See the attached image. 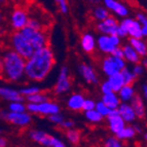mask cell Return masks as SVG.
I'll use <instances>...</instances> for the list:
<instances>
[{
  "instance_id": "1",
  "label": "cell",
  "mask_w": 147,
  "mask_h": 147,
  "mask_svg": "<svg viewBox=\"0 0 147 147\" xmlns=\"http://www.w3.org/2000/svg\"><path fill=\"white\" fill-rule=\"evenodd\" d=\"M56 65V57L49 45L37 49L26 60L25 78L30 82H42L51 75Z\"/></svg>"
},
{
  "instance_id": "2",
  "label": "cell",
  "mask_w": 147,
  "mask_h": 147,
  "mask_svg": "<svg viewBox=\"0 0 147 147\" xmlns=\"http://www.w3.org/2000/svg\"><path fill=\"white\" fill-rule=\"evenodd\" d=\"M26 59L13 49L0 51V78L10 84H21L25 78Z\"/></svg>"
},
{
  "instance_id": "3",
  "label": "cell",
  "mask_w": 147,
  "mask_h": 147,
  "mask_svg": "<svg viewBox=\"0 0 147 147\" xmlns=\"http://www.w3.org/2000/svg\"><path fill=\"white\" fill-rule=\"evenodd\" d=\"M73 82H72L71 71L67 65H63L60 67L56 81H55L53 94L57 97L67 96L72 90Z\"/></svg>"
},
{
  "instance_id": "4",
  "label": "cell",
  "mask_w": 147,
  "mask_h": 147,
  "mask_svg": "<svg viewBox=\"0 0 147 147\" xmlns=\"http://www.w3.org/2000/svg\"><path fill=\"white\" fill-rule=\"evenodd\" d=\"M9 47L27 60L36 51L22 31H15L9 37Z\"/></svg>"
},
{
  "instance_id": "5",
  "label": "cell",
  "mask_w": 147,
  "mask_h": 147,
  "mask_svg": "<svg viewBox=\"0 0 147 147\" xmlns=\"http://www.w3.org/2000/svg\"><path fill=\"white\" fill-rule=\"evenodd\" d=\"M127 66V64L123 58L115 57L113 55L103 56V58H101L100 62H99V68H100L102 74L105 75L106 77L118 73Z\"/></svg>"
},
{
  "instance_id": "6",
  "label": "cell",
  "mask_w": 147,
  "mask_h": 147,
  "mask_svg": "<svg viewBox=\"0 0 147 147\" xmlns=\"http://www.w3.org/2000/svg\"><path fill=\"white\" fill-rule=\"evenodd\" d=\"M27 111L32 115L49 117L52 114L61 112L62 106L57 101L51 99L41 103H27Z\"/></svg>"
},
{
  "instance_id": "7",
  "label": "cell",
  "mask_w": 147,
  "mask_h": 147,
  "mask_svg": "<svg viewBox=\"0 0 147 147\" xmlns=\"http://www.w3.org/2000/svg\"><path fill=\"white\" fill-rule=\"evenodd\" d=\"M0 118L6 123H10L13 127L26 129L29 127L33 123V115L28 111L24 112H11L9 110H1L0 111Z\"/></svg>"
},
{
  "instance_id": "8",
  "label": "cell",
  "mask_w": 147,
  "mask_h": 147,
  "mask_svg": "<svg viewBox=\"0 0 147 147\" xmlns=\"http://www.w3.org/2000/svg\"><path fill=\"white\" fill-rule=\"evenodd\" d=\"M123 39L116 34L104 35L100 34L97 37V51L103 56L111 55L116 47L121 45Z\"/></svg>"
},
{
  "instance_id": "9",
  "label": "cell",
  "mask_w": 147,
  "mask_h": 147,
  "mask_svg": "<svg viewBox=\"0 0 147 147\" xmlns=\"http://www.w3.org/2000/svg\"><path fill=\"white\" fill-rule=\"evenodd\" d=\"M20 31H22L23 34L27 37L35 51L49 45V34L45 30H37L26 26Z\"/></svg>"
},
{
  "instance_id": "10",
  "label": "cell",
  "mask_w": 147,
  "mask_h": 147,
  "mask_svg": "<svg viewBox=\"0 0 147 147\" xmlns=\"http://www.w3.org/2000/svg\"><path fill=\"white\" fill-rule=\"evenodd\" d=\"M77 73L86 84L98 86L100 84V76L93 64L88 62H80L77 65Z\"/></svg>"
},
{
  "instance_id": "11",
  "label": "cell",
  "mask_w": 147,
  "mask_h": 147,
  "mask_svg": "<svg viewBox=\"0 0 147 147\" xmlns=\"http://www.w3.org/2000/svg\"><path fill=\"white\" fill-rule=\"evenodd\" d=\"M29 21V12L23 7H16L10 13V26L15 31H20L27 26Z\"/></svg>"
},
{
  "instance_id": "12",
  "label": "cell",
  "mask_w": 147,
  "mask_h": 147,
  "mask_svg": "<svg viewBox=\"0 0 147 147\" xmlns=\"http://www.w3.org/2000/svg\"><path fill=\"white\" fill-rule=\"evenodd\" d=\"M102 2L104 6L108 9V11L110 12V15L112 13V16L114 17L123 19L130 16L131 10L129 6L121 2L120 0H102Z\"/></svg>"
},
{
  "instance_id": "13",
  "label": "cell",
  "mask_w": 147,
  "mask_h": 147,
  "mask_svg": "<svg viewBox=\"0 0 147 147\" xmlns=\"http://www.w3.org/2000/svg\"><path fill=\"white\" fill-rule=\"evenodd\" d=\"M119 25L125 30L127 37H129V38H143L141 26L135 18H132L130 16L123 18L119 22Z\"/></svg>"
},
{
  "instance_id": "14",
  "label": "cell",
  "mask_w": 147,
  "mask_h": 147,
  "mask_svg": "<svg viewBox=\"0 0 147 147\" xmlns=\"http://www.w3.org/2000/svg\"><path fill=\"white\" fill-rule=\"evenodd\" d=\"M118 25H119V22H118L117 18L110 15L108 18H106L105 20L96 22L95 28L99 34L114 35L117 32Z\"/></svg>"
},
{
  "instance_id": "15",
  "label": "cell",
  "mask_w": 147,
  "mask_h": 147,
  "mask_svg": "<svg viewBox=\"0 0 147 147\" xmlns=\"http://www.w3.org/2000/svg\"><path fill=\"white\" fill-rule=\"evenodd\" d=\"M27 136L34 144L40 147H49L52 142L53 135L41 129H30Z\"/></svg>"
},
{
  "instance_id": "16",
  "label": "cell",
  "mask_w": 147,
  "mask_h": 147,
  "mask_svg": "<svg viewBox=\"0 0 147 147\" xmlns=\"http://www.w3.org/2000/svg\"><path fill=\"white\" fill-rule=\"evenodd\" d=\"M84 99H86V95L80 92L69 93L65 100V106L67 110L71 112H81L84 108Z\"/></svg>"
},
{
  "instance_id": "17",
  "label": "cell",
  "mask_w": 147,
  "mask_h": 147,
  "mask_svg": "<svg viewBox=\"0 0 147 147\" xmlns=\"http://www.w3.org/2000/svg\"><path fill=\"white\" fill-rule=\"evenodd\" d=\"M106 120V125L109 132L111 133V135L116 136L120 131L123 130V127L127 125L125 121L123 119V117L119 115V113L117 110H112L110 114L105 118Z\"/></svg>"
},
{
  "instance_id": "18",
  "label": "cell",
  "mask_w": 147,
  "mask_h": 147,
  "mask_svg": "<svg viewBox=\"0 0 147 147\" xmlns=\"http://www.w3.org/2000/svg\"><path fill=\"white\" fill-rule=\"evenodd\" d=\"M79 47L82 53L93 55L97 51V37L92 32H84L79 38Z\"/></svg>"
},
{
  "instance_id": "19",
  "label": "cell",
  "mask_w": 147,
  "mask_h": 147,
  "mask_svg": "<svg viewBox=\"0 0 147 147\" xmlns=\"http://www.w3.org/2000/svg\"><path fill=\"white\" fill-rule=\"evenodd\" d=\"M0 98L7 102L13 101H25V98L21 95L19 88H15L12 86H0Z\"/></svg>"
},
{
  "instance_id": "20",
  "label": "cell",
  "mask_w": 147,
  "mask_h": 147,
  "mask_svg": "<svg viewBox=\"0 0 147 147\" xmlns=\"http://www.w3.org/2000/svg\"><path fill=\"white\" fill-rule=\"evenodd\" d=\"M116 110H117L119 115L123 117V119L125 120V123H127V125H132V123L137 121V116H136V113L134 111V109H133L131 103H123V102H121Z\"/></svg>"
},
{
  "instance_id": "21",
  "label": "cell",
  "mask_w": 147,
  "mask_h": 147,
  "mask_svg": "<svg viewBox=\"0 0 147 147\" xmlns=\"http://www.w3.org/2000/svg\"><path fill=\"white\" fill-rule=\"evenodd\" d=\"M121 49H123V58L127 62V64L135 65L141 62V57L138 55V53L133 49V47L129 42L121 44Z\"/></svg>"
},
{
  "instance_id": "22",
  "label": "cell",
  "mask_w": 147,
  "mask_h": 147,
  "mask_svg": "<svg viewBox=\"0 0 147 147\" xmlns=\"http://www.w3.org/2000/svg\"><path fill=\"white\" fill-rule=\"evenodd\" d=\"M146 100L141 97L139 94H137L135 98L131 101L130 103L132 105L133 109L135 111L137 119H144L147 113V107H146Z\"/></svg>"
},
{
  "instance_id": "23",
  "label": "cell",
  "mask_w": 147,
  "mask_h": 147,
  "mask_svg": "<svg viewBox=\"0 0 147 147\" xmlns=\"http://www.w3.org/2000/svg\"><path fill=\"white\" fill-rule=\"evenodd\" d=\"M137 94L138 92L135 84H125L117 92L120 102H123V103H130L131 101L137 96Z\"/></svg>"
},
{
  "instance_id": "24",
  "label": "cell",
  "mask_w": 147,
  "mask_h": 147,
  "mask_svg": "<svg viewBox=\"0 0 147 147\" xmlns=\"http://www.w3.org/2000/svg\"><path fill=\"white\" fill-rule=\"evenodd\" d=\"M104 104L110 108L111 110H116L119 106V104L121 103L119 100L117 93L116 92H108L105 94H101V99H100Z\"/></svg>"
},
{
  "instance_id": "25",
  "label": "cell",
  "mask_w": 147,
  "mask_h": 147,
  "mask_svg": "<svg viewBox=\"0 0 147 147\" xmlns=\"http://www.w3.org/2000/svg\"><path fill=\"white\" fill-rule=\"evenodd\" d=\"M65 139L68 144L72 146H78L82 141V133L78 129L73 127V129L65 131Z\"/></svg>"
},
{
  "instance_id": "26",
  "label": "cell",
  "mask_w": 147,
  "mask_h": 147,
  "mask_svg": "<svg viewBox=\"0 0 147 147\" xmlns=\"http://www.w3.org/2000/svg\"><path fill=\"white\" fill-rule=\"evenodd\" d=\"M129 43L141 58L147 56V41L145 38H129Z\"/></svg>"
},
{
  "instance_id": "27",
  "label": "cell",
  "mask_w": 147,
  "mask_h": 147,
  "mask_svg": "<svg viewBox=\"0 0 147 147\" xmlns=\"http://www.w3.org/2000/svg\"><path fill=\"white\" fill-rule=\"evenodd\" d=\"M106 79H107L108 84H109V86H110L111 90H112L113 92H116V93H117L120 88L125 84V80H123V77L120 72L113 74V75L108 76V77H106Z\"/></svg>"
},
{
  "instance_id": "28",
  "label": "cell",
  "mask_w": 147,
  "mask_h": 147,
  "mask_svg": "<svg viewBox=\"0 0 147 147\" xmlns=\"http://www.w3.org/2000/svg\"><path fill=\"white\" fill-rule=\"evenodd\" d=\"M136 136H137V133H136L133 125H127L116 135V137L119 140H121L123 142H127V141H131V140L135 139Z\"/></svg>"
},
{
  "instance_id": "29",
  "label": "cell",
  "mask_w": 147,
  "mask_h": 147,
  "mask_svg": "<svg viewBox=\"0 0 147 147\" xmlns=\"http://www.w3.org/2000/svg\"><path fill=\"white\" fill-rule=\"evenodd\" d=\"M110 16V12L108 11L107 8L104 5H96L93 6L92 9V17L96 22H100V21L105 20L106 18H108Z\"/></svg>"
},
{
  "instance_id": "30",
  "label": "cell",
  "mask_w": 147,
  "mask_h": 147,
  "mask_svg": "<svg viewBox=\"0 0 147 147\" xmlns=\"http://www.w3.org/2000/svg\"><path fill=\"white\" fill-rule=\"evenodd\" d=\"M82 112H84V119H86L88 123H91V125H99V123H101L105 119L96 109L82 111Z\"/></svg>"
},
{
  "instance_id": "31",
  "label": "cell",
  "mask_w": 147,
  "mask_h": 147,
  "mask_svg": "<svg viewBox=\"0 0 147 147\" xmlns=\"http://www.w3.org/2000/svg\"><path fill=\"white\" fill-rule=\"evenodd\" d=\"M52 99V95L47 92H43L40 91L38 93L34 94V95L30 96V97H27L25 99L27 103H41V102H44V101L51 100Z\"/></svg>"
},
{
  "instance_id": "32",
  "label": "cell",
  "mask_w": 147,
  "mask_h": 147,
  "mask_svg": "<svg viewBox=\"0 0 147 147\" xmlns=\"http://www.w3.org/2000/svg\"><path fill=\"white\" fill-rule=\"evenodd\" d=\"M134 18L139 22L140 26H141L142 37L147 38V12L143 11V10H138V11L135 12V17Z\"/></svg>"
},
{
  "instance_id": "33",
  "label": "cell",
  "mask_w": 147,
  "mask_h": 147,
  "mask_svg": "<svg viewBox=\"0 0 147 147\" xmlns=\"http://www.w3.org/2000/svg\"><path fill=\"white\" fill-rule=\"evenodd\" d=\"M102 147H125V143L118 139L116 136H107L102 141Z\"/></svg>"
},
{
  "instance_id": "34",
  "label": "cell",
  "mask_w": 147,
  "mask_h": 147,
  "mask_svg": "<svg viewBox=\"0 0 147 147\" xmlns=\"http://www.w3.org/2000/svg\"><path fill=\"white\" fill-rule=\"evenodd\" d=\"M19 91H20L21 95L26 99L27 97H30V96L40 92L41 88L39 86H37V84H27V86H24L21 88H19Z\"/></svg>"
},
{
  "instance_id": "35",
  "label": "cell",
  "mask_w": 147,
  "mask_h": 147,
  "mask_svg": "<svg viewBox=\"0 0 147 147\" xmlns=\"http://www.w3.org/2000/svg\"><path fill=\"white\" fill-rule=\"evenodd\" d=\"M7 110L11 112H24L27 111V103L24 101H13V102H8Z\"/></svg>"
},
{
  "instance_id": "36",
  "label": "cell",
  "mask_w": 147,
  "mask_h": 147,
  "mask_svg": "<svg viewBox=\"0 0 147 147\" xmlns=\"http://www.w3.org/2000/svg\"><path fill=\"white\" fill-rule=\"evenodd\" d=\"M121 75L123 77V80H125V84H134L137 80V77L135 76V74L133 73L132 68L131 67H125V68L120 71Z\"/></svg>"
},
{
  "instance_id": "37",
  "label": "cell",
  "mask_w": 147,
  "mask_h": 147,
  "mask_svg": "<svg viewBox=\"0 0 147 147\" xmlns=\"http://www.w3.org/2000/svg\"><path fill=\"white\" fill-rule=\"evenodd\" d=\"M96 110L98 111L99 113H100L101 115L103 116L104 118H106L107 117L109 114H110V112L112 110H111L110 108L108 107L106 104H104L103 102L101 100H99V101H97V103H96V108H95Z\"/></svg>"
},
{
  "instance_id": "38",
  "label": "cell",
  "mask_w": 147,
  "mask_h": 147,
  "mask_svg": "<svg viewBox=\"0 0 147 147\" xmlns=\"http://www.w3.org/2000/svg\"><path fill=\"white\" fill-rule=\"evenodd\" d=\"M65 115H64L63 113L61 112H58V113H55V114H52V115H49V117H47V119H49V121L51 123H53L54 125H56V127H59L60 125H61V123L64 121V119H65Z\"/></svg>"
},
{
  "instance_id": "39",
  "label": "cell",
  "mask_w": 147,
  "mask_h": 147,
  "mask_svg": "<svg viewBox=\"0 0 147 147\" xmlns=\"http://www.w3.org/2000/svg\"><path fill=\"white\" fill-rule=\"evenodd\" d=\"M58 6V9L62 15H67L69 12V3L68 0H54Z\"/></svg>"
},
{
  "instance_id": "40",
  "label": "cell",
  "mask_w": 147,
  "mask_h": 147,
  "mask_svg": "<svg viewBox=\"0 0 147 147\" xmlns=\"http://www.w3.org/2000/svg\"><path fill=\"white\" fill-rule=\"evenodd\" d=\"M132 71L133 73L135 74V76L138 78H140V77H142L143 75L145 74V72H146V70H145V68L142 66V64L141 63H138V64H135V65H132Z\"/></svg>"
},
{
  "instance_id": "41",
  "label": "cell",
  "mask_w": 147,
  "mask_h": 147,
  "mask_svg": "<svg viewBox=\"0 0 147 147\" xmlns=\"http://www.w3.org/2000/svg\"><path fill=\"white\" fill-rule=\"evenodd\" d=\"M96 103H97V101H96L94 98H92V97H86L84 102V108H82V111L95 109Z\"/></svg>"
},
{
  "instance_id": "42",
  "label": "cell",
  "mask_w": 147,
  "mask_h": 147,
  "mask_svg": "<svg viewBox=\"0 0 147 147\" xmlns=\"http://www.w3.org/2000/svg\"><path fill=\"white\" fill-rule=\"evenodd\" d=\"M59 127L65 132V131H67V130H70V129L76 127V123L73 119H71V118H65L64 121L61 123V125H60Z\"/></svg>"
},
{
  "instance_id": "43",
  "label": "cell",
  "mask_w": 147,
  "mask_h": 147,
  "mask_svg": "<svg viewBox=\"0 0 147 147\" xmlns=\"http://www.w3.org/2000/svg\"><path fill=\"white\" fill-rule=\"evenodd\" d=\"M49 147H69V146L65 143V141H63V140L61 139V138L53 135L52 142H51V146Z\"/></svg>"
},
{
  "instance_id": "44",
  "label": "cell",
  "mask_w": 147,
  "mask_h": 147,
  "mask_svg": "<svg viewBox=\"0 0 147 147\" xmlns=\"http://www.w3.org/2000/svg\"><path fill=\"white\" fill-rule=\"evenodd\" d=\"M99 88H100L101 94H105V93H108V92L112 91L111 88H110V86H109V84H108L107 79H104V80L101 81L100 84H99Z\"/></svg>"
},
{
  "instance_id": "45",
  "label": "cell",
  "mask_w": 147,
  "mask_h": 147,
  "mask_svg": "<svg viewBox=\"0 0 147 147\" xmlns=\"http://www.w3.org/2000/svg\"><path fill=\"white\" fill-rule=\"evenodd\" d=\"M139 95L141 96L144 100H147V84L146 82L141 84L140 90H139Z\"/></svg>"
},
{
  "instance_id": "46",
  "label": "cell",
  "mask_w": 147,
  "mask_h": 147,
  "mask_svg": "<svg viewBox=\"0 0 147 147\" xmlns=\"http://www.w3.org/2000/svg\"><path fill=\"white\" fill-rule=\"evenodd\" d=\"M133 125V127H134V129H135V131H136V133H137V135H141L143 132H144V129H143V125H141V123H132Z\"/></svg>"
},
{
  "instance_id": "47",
  "label": "cell",
  "mask_w": 147,
  "mask_h": 147,
  "mask_svg": "<svg viewBox=\"0 0 147 147\" xmlns=\"http://www.w3.org/2000/svg\"><path fill=\"white\" fill-rule=\"evenodd\" d=\"M111 55H113V56H115V57H120V58H123V49H121V45L116 47Z\"/></svg>"
},
{
  "instance_id": "48",
  "label": "cell",
  "mask_w": 147,
  "mask_h": 147,
  "mask_svg": "<svg viewBox=\"0 0 147 147\" xmlns=\"http://www.w3.org/2000/svg\"><path fill=\"white\" fill-rule=\"evenodd\" d=\"M8 146V142L6 138L2 137V136L0 135V147H7Z\"/></svg>"
},
{
  "instance_id": "49",
  "label": "cell",
  "mask_w": 147,
  "mask_h": 147,
  "mask_svg": "<svg viewBox=\"0 0 147 147\" xmlns=\"http://www.w3.org/2000/svg\"><path fill=\"white\" fill-rule=\"evenodd\" d=\"M88 4H91L92 6H96V5H99L101 2V0H86Z\"/></svg>"
},
{
  "instance_id": "50",
  "label": "cell",
  "mask_w": 147,
  "mask_h": 147,
  "mask_svg": "<svg viewBox=\"0 0 147 147\" xmlns=\"http://www.w3.org/2000/svg\"><path fill=\"white\" fill-rule=\"evenodd\" d=\"M140 63L142 64V66L145 68V70L147 71V56L143 57V58H141V62Z\"/></svg>"
},
{
  "instance_id": "51",
  "label": "cell",
  "mask_w": 147,
  "mask_h": 147,
  "mask_svg": "<svg viewBox=\"0 0 147 147\" xmlns=\"http://www.w3.org/2000/svg\"><path fill=\"white\" fill-rule=\"evenodd\" d=\"M141 135H142L143 140H144L145 142H147V131H144V132H143Z\"/></svg>"
},
{
  "instance_id": "52",
  "label": "cell",
  "mask_w": 147,
  "mask_h": 147,
  "mask_svg": "<svg viewBox=\"0 0 147 147\" xmlns=\"http://www.w3.org/2000/svg\"><path fill=\"white\" fill-rule=\"evenodd\" d=\"M8 0H0V4H3V3L7 2Z\"/></svg>"
},
{
  "instance_id": "53",
  "label": "cell",
  "mask_w": 147,
  "mask_h": 147,
  "mask_svg": "<svg viewBox=\"0 0 147 147\" xmlns=\"http://www.w3.org/2000/svg\"><path fill=\"white\" fill-rule=\"evenodd\" d=\"M1 133H2V129L0 127V135H1Z\"/></svg>"
},
{
  "instance_id": "54",
  "label": "cell",
  "mask_w": 147,
  "mask_h": 147,
  "mask_svg": "<svg viewBox=\"0 0 147 147\" xmlns=\"http://www.w3.org/2000/svg\"><path fill=\"white\" fill-rule=\"evenodd\" d=\"M146 84H147V80H146Z\"/></svg>"
}]
</instances>
